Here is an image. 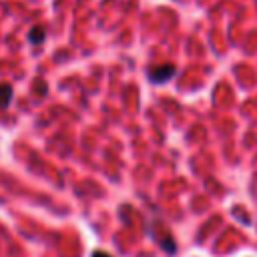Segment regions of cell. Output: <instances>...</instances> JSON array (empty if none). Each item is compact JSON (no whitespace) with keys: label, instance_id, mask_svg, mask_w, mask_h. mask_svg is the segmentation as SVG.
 I'll list each match as a JSON object with an SVG mask.
<instances>
[{"label":"cell","instance_id":"277c9868","mask_svg":"<svg viewBox=\"0 0 257 257\" xmlns=\"http://www.w3.org/2000/svg\"><path fill=\"white\" fill-rule=\"evenodd\" d=\"M92 257H110V255H108V253H102V251H96Z\"/></svg>","mask_w":257,"mask_h":257},{"label":"cell","instance_id":"3957f363","mask_svg":"<svg viewBox=\"0 0 257 257\" xmlns=\"http://www.w3.org/2000/svg\"><path fill=\"white\" fill-rule=\"evenodd\" d=\"M28 38L32 44H40L44 40V28L42 26H32L30 32H28Z\"/></svg>","mask_w":257,"mask_h":257},{"label":"cell","instance_id":"6da1fadb","mask_svg":"<svg viewBox=\"0 0 257 257\" xmlns=\"http://www.w3.org/2000/svg\"><path fill=\"white\" fill-rule=\"evenodd\" d=\"M173 74H175V66H173V64H165V66H159V68L149 70V78H151L153 82H165V80H169V76H173Z\"/></svg>","mask_w":257,"mask_h":257},{"label":"cell","instance_id":"7a4b0ae2","mask_svg":"<svg viewBox=\"0 0 257 257\" xmlns=\"http://www.w3.org/2000/svg\"><path fill=\"white\" fill-rule=\"evenodd\" d=\"M12 98V86L10 84H0V108H6Z\"/></svg>","mask_w":257,"mask_h":257}]
</instances>
